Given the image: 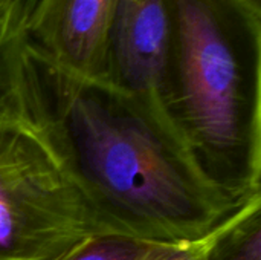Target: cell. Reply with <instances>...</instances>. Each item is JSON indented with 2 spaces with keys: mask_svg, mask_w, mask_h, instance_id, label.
<instances>
[{
  "mask_svg": "<svg viewBox=\"0 0 261 260\" xmlns=\"http://www.w3.org/2000/svg\"><path fill=\"white\" fill-rule=\"evenodd\" d=\"M234 2L249 14L261 17V0H234Z\"/></svg>",
  "mask_w": 261,
  "mask_h": 260,
  "instance_id": "30bf717a",
  "label": "cell"
},
{
  "mask_svg": "<svg viewBox=\"0 0 261 260\" xmlns=\"http://www.w3.org/2000/svg\"><path fill=\"white\" fill-rule=\"evenodd\" d=\"M174 247L177 245L113 234L89 242L69 260H159Z\"/></svg>",
  "mask_w": 261,
  "mask_h": 260,
  "instance_id": "8992f818",
  "label": "cell"
},
{
  "mask_svg": "<svg viewBox=\"0 0 261 260\" xmlns=\"http://www.w3.org/2000/svg\"><path fill=\"white\" fill-rule=\"evenodd\" d=\"M23 2V6H24V14H26V11H28V8H29V5L32 3V0H21ZM26 20V18H24Z\"/></svg>",
  "mask_w": 261,
  "mask_h": 260,
  "instance_id": "8fae6325",
  "label": "cell"
},
{
  "mask_svg": "<svg viewBox=\"0 0 261 260\" xmlns=\"http://www.w3.org/2000/svg\"><path fill=\"white\" fill-rule=\"evenodd\" d=\"M26 95V83L20 49H14L0 60V118L15 110Z\"/></svg>",
  "mask_w": 261,
  "mask_h": 260,
  "instance_id": "ba28073f",
  "label": "cell"
},
{
  "mask_svg": "<svg viewBox=\"0 0 261 260\" xmlns=\"http://www.w3.org/2000/svg\"><path fill=\"white\" fill-rule=\"evenodd\" d=\"M174 29L170 0H116L107 80L161 109L174 107Z\"/></svg>",
  "mask_w": 261,
  "mask_h": 260,
  "instance_id": "277c9868",
  "label": "cell"
},
{
  "mask_svg": "<svg viewBox=\"0 0 261 260\" xmlns=\"http://www.w3.org/2000/svg\"><path fill=\"white\" fill-rule=\"evenodd\" d=\"M116 0H32L26 37L44 57L84 78H107Z\"/></svg>",
  "mask_w": 261,
  "mask_h": 260,
  "instance_id": "5b68a950",
  "label": "cell"
},
{
  "mask_svg": "<svg viewBox=\"0 0 261 260\" xmlns=\"http://www.w3.org/2000/svg\"><path fill=\"white\" fill-rule=\"evenodd\" d=\"M29 49L78 172L121 234L199 242L249 201L240 202L242 193L206 169L174 109L150 106L107 78L80 77Z\"/></svg>",
  "mask_w": 261,
  "mask_h": 260,
  "instance_id": "6da1fadb",
  "label": "cell"
},
{
  "mask_svg": "<svg viewBox=\"0 0 261 260\" xmlns=\"http://www.w3.org/2000/svg\"><path fill=\"white\" fill-rule=\"evenodd\" d=\"M174 66L187 130L213 153L239 152L243 72L239 43L260 48L261 18L232 0H170Z\"/></svg>",
  "mask_w": 261,
  "mask_h": 260,
  "instance_id": "3957f363",
  "label": "cell"
},
{
  "mask_svg": "<svg viewBox=\"0 0 261 260\" xmlns=\"http://www.w3.org/2000/svg\"><path fill=\"white\" fill-rule=\"evenodd\" d=\"M211 260H261L260 204L217 242Z\"/></svg>",
  "mask_w": 261,
  "mask_h": 260,
  "instance_id": "52a82bcc",
  "label": "cell"
},
{
  "mask_svg": "<svg viewBox=\"0 0 261 260\" xmlns=\"http://www.w3.org/2000/svg\"><path fill=\"white\" fill-rule=\"evenodd\" d=\"M28 54V93L0 118V260H69L121 233L81 178Z\"/></svg>",
  "mask_w": 261,
  "mask_h": 260,
  "instance_id": "7a4b0ae2",
  "label": "cell"
},
{
  "mask_svg": "<svg viewBox=\"0 0 261 260\" xmlns=\"http://www.w3.org/2000/svg\"><path fill=\"white\" fill-rule=\"evenodd\" d=\"M24 18L21 0H0V60L26 37Z\"/></svg>",
  "mask_w": 261,
  "mask_h": 260,
  "instance_id": "9c48e42d",
  "label": "cell"
}]
</instances>
